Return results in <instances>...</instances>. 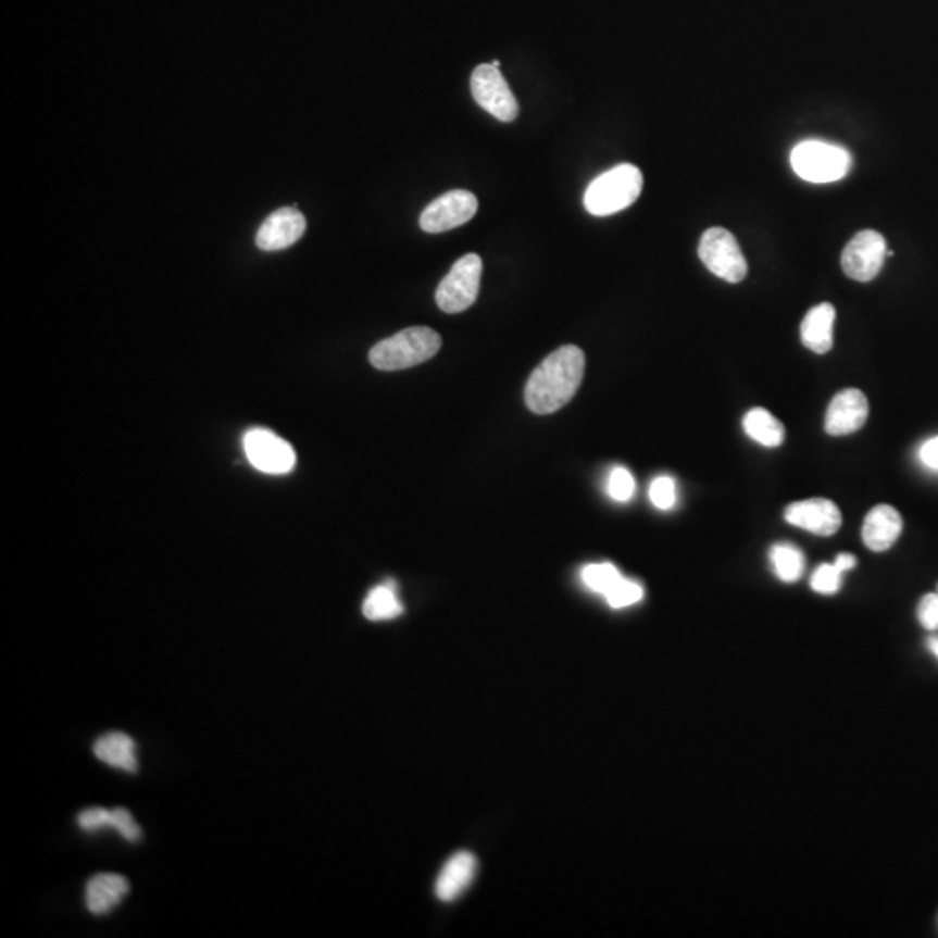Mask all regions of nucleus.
I'll use <instances>...</instances> for the list:
<instances>
[{
    "label": "nucleus",
    "mask_w": 938,
    "mask_h": 938,
    "mask_svg": "<svg viewBox=\"0 0 938 938\" xmlns=\"http://www.w3.org/2000/svg\"><path fill=\"white\" fill-rule=\"evenodd\" d=\"M586 359L580 348L565 345L542 360L528 377L525 402L534 414L548 415L571 402L583 383Z\"/></svg>",
    "instance_id": "f257e3e1"
},
{
    "label": "nucleus",
    "mask_w": 938,
    "mask_h": 938,
    "mask_svg": "<svg viewBox=\"0 0 938 938\" xmlns=\"http://www.w3.org/2000/svg\"><path fill=\"white\" fill-rule=\"evenodd\" d=\"M440 348V334L429 327H409L377 342L368 360L379 371H403L428 362Z\"/></svg>",
    "instance_id": "f03ea898"
},
{
    "label": "nucleus",
    "mask_w": 938,
    "mask_h": 938,
    "mask_svg": "<svg viewBox=\"0 0 938 938\" xmlns=\"http://www.w3.org/2000/svg\"><path fill=\"white\" fill-rule=\"evenodd\" d=\"M643 188V174L633 164H621L600 174L584 193V208L592 216H610L636 202Z\"/></svg>",
    "instance_id": "7ed1b4c3"
},
{
    "label": "nucleus",
    "mask_w": 938,
    "mask_h": 938,
    "mask_svg": "<svg viewBox=\"0 0 938 938\" xmlns=\"http://www.w3.org/2000/svg\"><path fill=\"white\" fill-rule=\"evenodd\" d=\"M791 165L804 182L833 183L850 173L852 155L838 145L810 139L796 145L791 152Z\"/></svg>",
    "instance_id": "20e7f679"
},
{
    "label": "nucleus",
    "mask_w": 938,
    "mask_h": 938,
    "mask_svg": "<svg viewBox=\"0 0 938 938\" xmlns=\"http://www.w3.org/2000/svg\"><path fill=\"white\" fill-rule=\"evenodd\" d=\"M481 272L480 255H463L438 286L435 299L441 312L461 313L473 307L480 290Z\"/></svg>",
    "instance_id": "39448f33"
},
{
    "label": "nucleus",
    "mask_w": 938,
    "mask_h": 938,
    "mask_svg": "<svg viewBox=\"0 0 938 938\" xmlns=\"http://www.w3.org/2000/svg\"><path fill=\"white\" fill-rule=\"evenodd\" d=\"M699 258L713 275L730 284L742 282L748 275V263L737 238L720 226H714L702 235Z\"/></svg>",
    "instance_id": "423d86ee"
},
{
    "label": "nucleus",
    "mask_w": 938,
    "mask_h": 938,
    "mask_svg": "<svg viewBox=\"0 0 938 938\" xmlns=\"http://www.w3.org/2000/svg\"><path fill=\"white\" fill-rule=\"evenodd\" d=\"M472 95L476 104L498 121L513 122L518 117V101L501 70L493 63L476 66L472 75Z\"/></svg>",
    "instance_id": "0eeeda50"
},
{
    "label": "nucleus",
    "mask_w": 938,
    "mask_h": 938,
    "mask_svg": "<svg viewBox=\"0 0 938 938\" xmlns=\"http://www.w3.org/2000/svg\"><path fill=\"white\" fill-rule=\"evenodd\" d=\"M249 463L266 475H287L296 466V452L289 441L268 429L254 428L243 437Z\"/></svg>",
    "instance_id": "6e6552de"
},
{
    "label": "nucleus",
    "mask_w": 938,
    "mask_h": 938,
    "mask_svg": "<svg viewBox=\"0 0 938 938\" xmlns=\"http://www.w3.org/2000/svg\"><path fill=\"white\" fill-rule=\"evenodd\" d=\"M887 240L874 229L859 232L845 247L841 266L847 277L856 282H870L878 277L887 260Z\"/></svg>",
    "instance_id": "1a4fd4ad"
},
{
    "label": "nucleus",
    "mask_w": 938,
    "mask_h": 938,
    "mask_svg": "<svg viewBox=\"0 0 938 938\" xmlns=\"http://www.w3.org/2000/svg\"><path fill=\"white\" fill-rule=\"evenodd\" d=\"M478 211V199L472 191L452 190L433 200L420 217L421 228L426 234H443L449 229L466 225Z\"/></svg>",
    "instance_id": "9d476101"
},
{
    "label": "nucleus",
    "mask_w": 938,
    "mask_h": 938,
    "mask_svg": "<svg viewBox=\"0 0 938 938\" xmlns=\"http://www.w3.org/2000/svg\"><path fill=\"white\" fill-rule=\"evenodd\" d=\"M784 516L789 524L804 528L815 536L829 537L841 527V511L835 502L824 498L792 502L786 508Z\"/></svg>",
    "instance_id": "9b49d317"
},
{
    "label": "nucleus",
    "mask_w": 938,
    "mask_h": 938,
    "mask_svg": "<svg viewBox=\"0 0 938 938\" xmlns=\"http://www.w3.org/2000/svg\"><path fill=\"white\" fill-rule=\"evenodd\" d=\"M870 415V403L861 389L848 388L839 391L826 414V432L833 437H843L859 432Z\"/></svg>",
    "instance_id": "f8f14e48"
},
{
    "label": "nucleus",
    "mask_w": 938,
    "mask_h": 938,
    "mask_svg": "<svg viewBox=\"0 0 938 938\" xmlns=\"http://www.w3.org/2000/svg\"><path fill=\"white\" fill-rule=\"evenodd\" d=\"M307 220L295 208H282L266 217L255 235V243L261 251H282L295 246L303 237Z\"/></svg>",
    "instance_id": "ddd939ff"
},
{
    "label": "nucleus",
    "mask_w": 938,
    "mask_h": 938,
    "mask_svg": "<svg viewBox=\"0 0 938 938\" xmlns=\"http://www.w3.org/2000/svg\"><path fill=\"white\" fill-rule=\"evenodd\" d=\"M904 528L899 511L888 504H879L867 513L862 527L864 545L874 553H883L896 545Z\"/></svg>",
    "instance_id": "4468645a"
},
{
    "label": "nucleus",
    "mask_w": 938,
    "mask_h": 938,
    "mask_svg": "<svg viewBox=\"0 0 938 938\" xmlns=\"http://www.w3.org/2000/svg\"><path fill=\"white\" fill-rule=\"evenodd\" d=\"M129 881L122 874H95L86 885V905L95 916H104L129 893Z\"/></svg>",
    "instance_id": "2eb2a0df"
},
{
    "label": "nucleus",
    "mask_w": 938,
    "mask_h": 938,
    "mask_svg": "<svg viewBox=\"0 0 938 938\" xmlns=\"http://www.w3.org/2000/svg\"><path fill=\"white\" fill-rule=\"evenodd\" d=\"M476 873V859L473 853H455L446 867L441 870L437 879V897L443 902H452L472 885Z\"/></svg>",
    "instance_id": "dca6fc26"
},
{
    "label": "nucleus",
    "mask_w": 938,
    "mask_h": 938,
    "mask_svg": "<svg viewBox=\"0 0 938 938\" xmlns=\"http://www.w3.org/2000/svg\"><path fill=\"white\" fill-rule=\"evenodd\" d=\"M836 310L833 304L822 303L812 308L801 324V341L813 353L824 355L833 348V327Z\"/></svg>",
    "instance_id": "f3484780"
},
{
    "label": "nucleus",
    "mask_w": 938,
    "mask_h": 938,
    "mask_svg": "<svg viewBox=\"0 0 938 938\" xmlns=\"http://www.w3.org/2000/svg\"><path fill=\"white\" fill-rule=\"evenodd\" d=\"M95 754L104 765L121 768L129 774L138 772V758H136V742L133 737L122 731H110L104 734L95 742Z\"/></svg>",
    "instance_id": "a211bd4d"
},
{
    "label": "nucleus",
    "mask_w": 938,
    "mask_h": 938,
    "mask_svg": "<svg viewBox=\"0 0 938 938\" xmlns=\"http://www.w3.org/2000/svg\"><path fill=\"white\" fill-rule=\"evenodd\" d=\"M362 612L368 621H376V623L377 621H391V618L402 615L403 605L397 597V584L388 580V583L376 586L365 598Z\"/></svg>",
    "instance_id": "6ab92c4d"
},
{
    "label": "nucleus",
    "mask_w": 938,
    "mask_h": 938,
    "mask_svg": "<svg viewBox=\"0 0 938 938\" xmlns=\"http://www.w3.org/2000/svg\"><path fill=\"white\" fill-rule=\"evenodd\" d=\"M745 432L752 440L765 447H778L784 441V426L777 417L770 414L766 409H752L745 417Z\"/></svg>",
    "instance_id": "aec40b11"
},
{
    "label": "nucleus",
    "mask_w": 938,
    "mask_h": 938,
    "mask_svg": "<svg viewBox=\"0 0 938 938\" xmlns=\"http://www.w3.org/2000/svg\"><path fill=\"white\" fill-rule=\"evenodd\" d=\"M770 562L774 566L775 575L783 583H796L803 575V553L795 545H789V542H778V545L772 546Z\"/></svg>",
    "instance_id": "412c9836"
},
{
    "label": "nucleus",
    "mask_w": 938,
    "mask_h": 938,
    "mask_svg": "<svg viewBox=\"0 0 938 938\" xmlns=\"http://www.w3.org/2000/svg\"><path fill=\"white\" fill-rule=\"evenodd\" d=\"M580 579L591 591L600 592L605 597L606 592L614 588L618 580L623 579V575L612 563H592V565L584 566L583 572H580Z\"/></svg>",
    "instance_id": "4be33fe9"
},
{
    "label": "nucleus",
    "mask_w": 938,
    "mask_h": 938,
    "mask_svg": "<svg viewBox=\"0 0 938 938\" xmlns=\"http://www.w3.org/2000/svg\"><path fill=\"white\" fill-rule=\"evenodd\" d=\"M643 595L645 591L640 583L623 577L615 584L614 588L606 592L605 600L612 609H626V606L635 605L638 601L643 600Z\"/></svg>",
    "instance_id": "5701e85b"
},
{
    "label": "nucleus",
    "mask_w": 938,
    "mask_h": 938,
    "mask_svg": "<svg viewBox=\"0 0 938 938\" xmlns=\"http://www.w3.org/2000/svg\"><path fill=\"white\" fill-rule=\"evenodd\" d=\"M841 575L843 572L839 571L835 563H824V565L818 566L817 571L813 572L810 586H812L813 591L821 592V595H835L841 588Z\"/></svg>",
    "instance_id": "b1692460"
},
{
    "label": "nucleus",
    "mask_w": 938,
    "mask_h": 938,
    "mask_svg": "<svg viewBox=\"0 0 938 938\" xmlns=\"http://www.w3.org/2000/svg\"><path fill=\"white\" fill-rule=\"evenodd\" d=\"M606 490L614 501H629L636 490L635 478H633L631 473L627 472L626 467H614L610 473Z\"/></svg>",
    "instance_id": "393cba45"
},
{
    "label": "nucleus",
    "mask_w": 938,
    "mask_h": 938,
    "mask_svg": "<svg viewBox=\"0 0 938 938\" xmlns=\"http://www.w3.org/2000/svg\"><path fill=\"white\" fill-rule=\"evenodd\" d=\"M650 501L659 510L667 511L676 504V484L670 476H659L650 485Z\"/></svg>",
    "instance_id": "a878e982"
},
{
    "label": "nucleus",
    "mask_w": 938,
    "mask_h": 938,
    "mask_svg": "<svg viewBox=\"0 0 938 938\" xmlns=\"http://www.w3.org/2000/svg\"><path fill=\"white\" fill-rule=\"evenodd\" d=\"M77 822L78 827L86 833H98L104 827H113L115 815H113V810L92 806V809L83 810L78 813Z\"/></svg>",
    "instance_id": "bb28decb"
},
{
    "label": "nucleus",
    "mask_w": 938,
    "mask_h": 938,
    "mask_svg": "<svg viewBox=\"0 0 938 938\" xmlns=\"http://www.w3.org/2000/svg\"><path fill=\"white\" fill-rule=\"evenodd\" d=\"M113 815H115V824H113V829L117 830L118 835L122 838L127 839L130 843H136L141 838V827L136 824L135 817H133V813L127 809H113Z\"/></svg>",
    "instance_id": "cd10ccee"
},
{
    "label": "nucleus",
    "mask_w": 938,
    "mask_h": 938,
    "mask_svg": "<svg viewBox=\"0 0 938 938\" xmlns=\"http://www.w3.org/2000/svg\"><path fill=\"white\" fill-rule=\"evenodd\" d=\"M917 618L923 627L935 631L938 629V592L925 595L917 606Z\"/></svg>",
    "instance_id": "c85d7f7f"
},
{
    "label": "nucleus",
    "mask_w": 938,
    "mask_h": 938,
    "mask_svg": "<svg viewBox=\"0 0 938 938\" xmlns=\"http://www.w3.org/2000/svg\"><path fill=\"white\" fill-rule=\"evenodd\" d=\"M920 458L926 466L931 470H938V437L926 441L925 446L920 450Z\"/></svg>",
    "instance_id": "c756f323"
},
{
    "label": "nucleus",
    "mask_w": 938,
    "mask_h": 938,
    "mask_svg": "<svg viewBox=\"0 0 938 938\" xmlns=\"http://www.w3.org/2000/svg\"><path fill=\"white\" fill-rule=\"evenodd\" d=\"M835 565L845 574V572L852 571L853 566L856 565V559L853 554L841 553L838 559H836Z\"/></svg>",
    "instance_id": "7c9ffc66"
},
{
    "label": "nucleus",
    "mask_w": 938,
    "mask_h": 938,
    "mask_svg": "<svg viewBox=\"0 0 938 938\" xmlns=\"http://www.w3.org/2000/svg\"><path fill=\"white\" fill-rule=\"evenodd\" d=\"M928 649H930V652L938 659V636L928 640Z\"/></svg>",
    "instance_id": "2f4dec72"
},
{
    "label": "nucleus",
    "mask_w": 938,
    "mask_h": 938,
    "mask_svg": "<svg viewBox=\"0 0 938 938\" xmlns=\"http://www.w3.org/2000/svg\"><path fill=\"white\" fill-rule=\"evenodd\" d=\"M938 592V591H937Z\"/></svg>",
    "instance_id": "473e14b6"
}]
</instances>
